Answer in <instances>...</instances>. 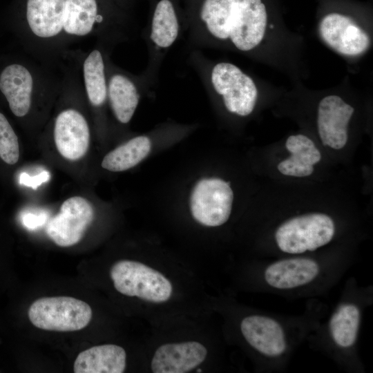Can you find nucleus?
<instances>
[{
	"mask_svg": "<svg viewBox=\"0 0 373 373\" xmlns=\"http://www.w3.org/2000/svg\"><path fill=\"white\" fill-rule=\"evenodd\" d=\"M4 23L28 55L52 68L75 44L95 39L113 48L135 31L115 0H12Z\"/></svg>",
	"mask_w": 373,
	"mask_h": 373,
	"instance_id": "1",
	"label": "nucleus"
},
{
	"mask_svg": "<svg viewBox=\"0 0 373 373\" xmlns=\"http://www.w3.org/2000/svg\"><path fill=\"white\" fill-rule=\"evenodd\" d=\"M184 32L198 49L229 41L249 52L264 37L267 16L261 0H184Z\"/></svg>",
	"mask_w": 373,
	"mask_h": 373,
	"instance_id": "2",
	"label": "nucleus"
},
{
	"mask_svg": "<svg viewBox=\"0 0 373 373\" xmlns=\"http://www.w3.org/2000/svg\"><path fill=\"white\" fill-rule=\"evenodd\" d=\"M28 55V54H27ZM32 56L0 55V95L18 118L30 115L37 101L58 95L62 73Z\"/></svg>",
	"mask_w": 373,
	"mask_h": 373,
	"instance_id": "3",
	"label": "nucleus"
},
{
	"mask_svg": "<svg viewBox=\"0 0 373 373\" xmlns=\"http://www.w3.org/2000/svg\"><path fill=\"white\" fill-rule=\"evenodd\" d=\"M184 11L176 0H153L143 37L148 49V63L142 73L149 87H153L162 63L184 32Z\"/></svg>",
	"mask_w": 373,
	"mask_h": 373,
	"instance_id": "4",
	"label": "nucleus"
},
{
	"mask_svg": "<svg viewBox=\"0 0 373 373\" xmlns=\"http://www.w3.org/2000/svg\"><path fill=\"white\" fill-rule=\"evenodd\" d=\"M198 72L204 86L222 97L227 110L239 116H247L255 107L258 90L253 79L236 65L219 62L207 70L189 61Z\"/></svg>",
	"mask_w": 373,
	"mask_h": 373,
	"instance_id": "5",
	"label": "nucleus"
},
{
	"mask_svg": "<svg viewBox=\"0 0 373 373\" xmlns=\"http://www.w3.org/2000/svg\"><path fill=\"white\" fill-rule=\"evenodd\" d=\"M110 276L115 289L127 296L160 303L167 301L172 295V285L162 274L137 261L116 262L111 268Z\"/></svg>",
	"mask_w": 373,
	"mask_h": 373,
	"instance_id": "6",
	"label": "nucleus"
},
{
	"mask_svg": "<svg viewBox=\"0 0 373 373\" xmlns=\"http://www.w3.org/2000/svg\"><path fill=\"white\" fill-rule=\"evenodd\" d=\"M334 233V222L329 216L312 213L283 222L277 229L275 239L282 251L296 254L313 251L328 244Z\"/></svg>",
	"mask_w": 373,
	"mask_h": 373,
	"instance_id": "7",
	"label": "nucleus"
},
{
	"mask_svg": "<svg viewBox=\"0 0 373 373\" xmlns=\"http://www.w3.org/2000/svg\"><path fill=\"white\" fill-rule=\"evenodd\" d=\"M92 314L88 304L69 296L40 298L31 304L28 311L34 326L56 332L80 330L88 325Z\"/></svg>",
	"mask_w": 373,
	"mask_h": 373,
	"instance_id": "8",
	"label": "nucleus"
},
{
	"mask_svg": "<svg viewBox=\"0 0 373 373\" xmlns=\"http://www.w3.org/2000/svg\"><path fill=\"white\" fill-rule=\"evenodd\" d=\"M230 182L217 178H204L195 185L190 199L193 218L202 225L218 227L229 219L233 193Z\"/></svg>",
	"mask_w": 373,
	"mask_h": 373,
	"instance_id": "9",
	"label": "nucleus"
},
{
	"mask_svg": "<svg viewBox=\"0 0 373 373\" xmlns=\"http://www.w3.org/2000/svg\"><path fill=\"white\" fill-rule=\"evenodd\" d=\"M108 103L115 118L122 124L132 119L138 106L141 90L149 86L142 75H133L116 66L108 57L106 61Z\"/></svg>",
	"mask_w": 373,
	"mask_h": 373,
	"instance_id": "10",
	"label": "nucleus"
},
{
	"mask_svg": "<svg viewBox=\"0 0 373 373\" xmlns=\"http://www.w3.org/2000/svg\"><path fill=\"white\" fill-rule=\"evenodd\" d=\"M93 217V207L87 200L79 196L70 198L48 220L46 233L59 247L73 246L82 239Z\"/></svg>",
	"mask_w": 373,
	"mask_h": 373,
	"instance_id": "11",
	"label": "nucleus"
},
{
	"mask_svg": "<svg viewBox=\"0 0 373 373\" xmlns=\"http://www.w3.org/2000/svg\"><path fill=\"white\" fill-rule=\"evenodd\" d=\"M53 137L57 151L66 159L82 157L89 146L90 132L85 115L75 107L61 110L53 124Z\"/></svg>",
	"mask_w": 373,
	"mask_h": 373,
	"instance_id": "12",
	"label": "nucleus"
},
{
	"mask_svg": "<svg viewBox=\"0 0 373 373\" xmlns=\"http://www.w3.org/2000/svg\"><path fill=\"white\" fill-rule=\"evenodd\" d=\"M321 38L338 53L354 56L365 52L370 46L368 35L345 15L331 13L321 21Z\"/></svg>",
	"mask_w": 373,
	"mask_h": 373,
	"instance_id": "13",
	"label": "nucleus"
},
{
	"mask_svg": "<svg viewBox=\"0 0 373 373\" xmlns=\"http://www.w3.org/2000/svg\"><path fill=\"white\" fill-rule=\"evenodd\" d=\"M207 348L197 341L166 343L154 353L151 367L154 373H185L202 363Z\"/></svg>",
	"mask_w": 373,
	"mask_h": 373,
	"instance_id": "14",
	"label": "nucleus"
},
{
	"mask_svg": "<svg viewBox=\"0 0 373 373\" xmlns=\"http://www.w3.org/2000/svg\"><path fill=\"white\" fill-rule=\"evenodd\" d=\"M240 330L247 342L266 356L278 357L287 349L283 327L271 318L261 315L246 316L240 323Z\"/></svg>",
	"mask_w": 373,
	"mask_h": 373,
	"instance_id": "15",
	"label": "nucleus"
},
{
	"mask_svg": "<svg viewBox=\"0 0 373 373\" xmlns=\"http://www.w3.org/2000/svg\"><path fill=\"white\" fill-rule=\"evenodd\" d=\"M319 272V265L315 260L294 258L269 265L265 271L264 278L266 283L274 288L291 289L311 283Z\"/></svg>",
	"mask_w": 373,
	"mask_h": 373,
	"instance_id": "16",
	"label": "nucleus"
},
{
	"mask_svg": "<svg viewBox=\"0 0 373 373\" xmlns=\"http://www.w3.org/2000/svg\"><path fill=\"white\" fill-rule=\"evenodd\" d=\"M124 349L114 344L94 346L80 352L73 365L75 373H122L126 368Z\"/></svg>",
	"mask_w": 373,
	"mask_h": 373,
	"instance_id": "17",
	"label": "nucleus"
},
{
	"mask_svg": "<svg viewBox=\"0 0 373 373\" xmlns=\"http://www.w3.org/2000/svg\"><path fill=\"white\" fill-rule=\"evenodd\" d=\"M151 146V142L147 136L135 137L106 154L102 166L114 172L128 170L149 155Z\"/></svg>",
	"mask_w": 373,
	"mask_h": 373,
	"instance_id": "18",
	"label": "nucleus"
},
{
	"mask_svg": "<svg viewBox=\"0 0 373 373\" xmlns=\"http://www.w3.org/2000/svg\"><path fill=\"white\" fill-rule=\"evenodd\" d=\"M360 311L352 303L338 307L329 321V331L334 343L339 347H351L355 343L359 329Z\"/></svg>",
	"mask_w": 373,
	"mask_h": 373,
	"instance_id": "19",
	"label": "nucleus"
},
{
	"mask_svg": "<svg viewBox=\"0 0 373 373\" xmlns=\"http://www.w3.org/2000/svg\"><path fill=\"white\" fill-rule=\"evenodd\" d=\"M19 157L18 137L5 115L0 112V157L15 164Z\"/></svg>",
	"mask_w": 373,
	"mask_h": 373,
	"instance_id": "20",
	"label": "nucleus"
},
{
	"mask_svg": "<svg viewBox=\"0 0 373 373\" xmlns=\"http://www.w3.org/2000/svg\"><path fill=\"white\" fill-rule=\"evenodd\" d=\"M50 178V173L44 171L39 174L30 176L27 173L23 172L19 175V183L33 189H37L42 183L47 182Z\"/></svg>",
	"mask_w": 373,
	"mask_h": 373,
	"instance_id": "21",
	"label": "nucleus"
},
{
	"mask_svg": "<svg viewBox=\"0 0 373 373\" xmlns=\"http://www.w3.org/2000/svg\"><path fill=\"white\" fill-rule=\"evenodd\" d=\"M47 215L41 211H30L24 213L22 216L23 225L29 229H35L42 226L46 221Z\"/></svg>",
	"mask_w": 373,
	"mask_h": 373,
	"instance_id": "22",
	"label": "nucleus"
},
{
	"mask_svg": "<svg viewBox=\"0 0 373 373\" xmlns=\"http://www.w3.org/2000/svg\"><path fill=\"white\" fill-rule=\"evenodd\" d=\"M116 2L124 9L131 11V6L133 3V0H115Z\"/></svg>",
	"mask_w": 373,
	"mask_h": 373,
	"instance_id": "23",
	"label": "nucleus"
},
{
	"mask_svg": "<svg viewBox=\"0 0 373 373\" xmlns=\"http://www.w3.org/2000/svg\"><path fill=\"white\" fill-rule=\"evenodd\" d=\"M314 171L313 165L311 164H305V170H304V176H309Z\"/></svg>",
	"mask_w": 373,
	"mask_h": 373,
	"instance_id": "24",
	"label": "nucleus"
}]
</instances>
